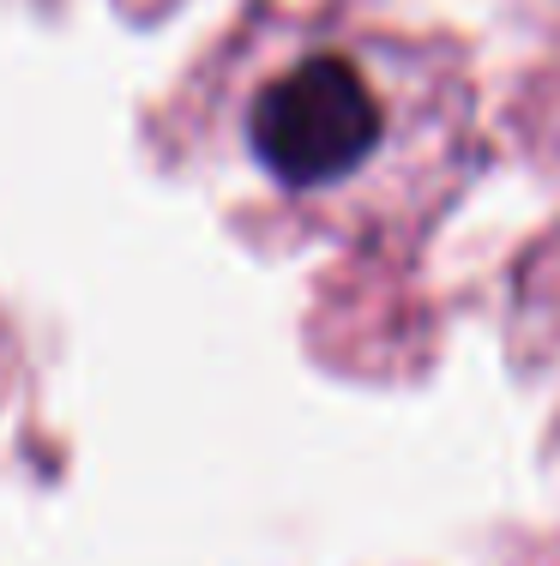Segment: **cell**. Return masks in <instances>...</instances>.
<instances>
[{"mask_svg":"<svg viewBox=\"0 0 560 566\" xmlns=\"http://www.w3.org/2000/svg\"><path fill=\"white\" fill-rule=\"evenodd\" d=\"M205 127L308 223H362L416 169L422 66L338 19H265L211 66Z\"/></svg>","mask_w":560,"mask_h":566,"instance_id":"obj_1","label":"cell"}]
</instances>
